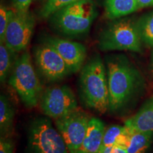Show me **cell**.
Listing matches in <instances>:
<instances>
[{
  "mask_svg": "<svg viewBox=\"0 0 153 153\" xmlns=\"http://www.w3.org/2000/svg\"><path fill=\"white\" fill-rule=\"evenodd\" d=\"M99 153H128L126 148L118 146L106 147L101 150Z\"/></svg>",
  "mask_w": 153,
  "mask_h": 153,
  "instance_id": "24",
  "label": "cell"
},
{
  "mask_svg": "<svg viewBox=\"0 0 153 153\" xmlns=\"http://www.w3.org/2000/svg\"><path fill=\"white\" fill-rule=\"evenodd\" d=\"M133 132L125 125L115 124L106 128L99 152L109 146H118L126 149Z\"/></svg>",
  "mask_w": 153,
  "mask_h": 153,
  "instance_id": "14",
  "label": "cell"
},
{
  "mask_svg": "<svg viewBox=\"0 0 153 153\" xmlns=\"http://www.w3.org/2000/svg\"><path fill=\"white\" fill-rule=\"evenodd\" d=\"M15 110L9 99L4 94L0 96V134L9 136L14 128Z\"/></svg>",
  "mask_w": 153,
  "mask_h": 153,
  "instance_id": "16",
  "label": "cell"
},
{
  "mask_svg": "<svg viewBox=\"0 0 153 153\" xmlns=\"http://www.w3.org/2000/svg\"><path fill=\"white\" fill-rule=\"evenodd\" d=\"M34 26L35 19L28 11L10 10L4 43L15 53L24 51L31 39Z\"/></svg>",
  "mask_w": 153,
  "mask_h": 153,
  "instance_id": "8",
  "label": "cell"
},
{
  "mask_svg": "<svg viewBox=\"0 0 153 153\" xmlns=\"http://www.w3.org/2000/svg\"><path fill=\"white\" fill-rule=\"evenodd\" d=\"M15 53L9 48L4 43H0V81L4 84L10 76L16 60H14Z\"/></svg>",
  "mask_w": 153,
  "mask_h": 153,
  "instance_id": "19",
  "label": "cell"
},
{
  "mask_svg": "<svg viewBox=\"0 0 153 153\" xmlns=\"http://www.w3.org/2000/svg\"><path fill=\"white\" fill-rule=\"evenodd\" d=\"M79 95L84 106L101 114L108 111L109 91L106 68L98 54L86 62L79 71Z\"/></svg>",
  "mask_w": 153,
  "mask_h": 153,
  "instance_id": "2",
  "label": "cell"
},
{
  "mask_svg": "<svg viewBox=\"0 0 153 153\" xmlns=\"http://www.w3.org/2000/svg\"><path fill=\"white\" fill-rule=\"evenodd\" d=\"M43 41L56 50L67 63L72 74L81 70L87 57V49L83 44L53 36H47Z\"/></svg>",
  "mask_w": 153,
  "mask_h": 153,
  "instance_id": "11",
  "label": "cell"
},
{
  "mask_svg": "<svg viewBox=\"0 0 153 153\" xmlns=\"http://www.w3.org/2000/svg\"><path fill=\"white\" fill-rule=\"evenodd\" d=\"M143 43L137 28V21L132 18L114 19L101 31L98 40L102 51H128L142 53Z\"/></svg>",
  "mask_w": 153,
  "mask_h": 153,
  "instance_id": "5",
  "label": "cell"
},
{
  "mask_svg": "<svg viewBox=\"0 0 153 153\" xmlns=\"http://www.w3.org/2000/svg\"><path fill=\"white\" fill-rule=\"evenodd\" d=\"M79 108L55 120V126L68 147L70 153H76L87 134L91 119Z\"/></svg>",
  "mask_w": 153,
  "mask_h": 153,
  "instance_id": "9",
  "label": "cell"
},
{
  "mask_svg": "<svg viewBox=\"0 0 153 153\" xmlns=\"http://www.w3.org/2000/svg\"><path fill=\"white\" fill-rule=\"evenodd\" d=\"M106 129L104 122L91 117L86 136L76 153H99Z\"/></svg>",
  "mask_w": 153,
  "mask_h": 153,
  "instance_id": "12",
  "label": "cell"
},
{
  "mask_svg": "<svg viewBox=\"0 0 153 153\" xmlns=\"http://www.w3.org/2000/svg\"><path fill=\"white\" fill-rule=\"evenodd\" d=\"M153 141V131H133L126 150L128 153H145Z\"/></svg>",
  "mask_w": 153,
  "mask_h": 153,
  "instance_id": "17",
  "label": "cell"
},
{
  "mask_svg": "<svg viewBox=\"0 0 153 153\" xmlns=\"http://www.w3.org/2000/svg\"><path fill=\"white\" fill-rule=\"evenodd\" d=\"M137 28L142 43L153 48V11L143 15L137 20Z\"/></svg>",
  "mask_w": 153,
  "mask_h": 153,
  "instance_id": "18",
  "label": "cell"
},
{
  "mask_svg": "<svg viewBox=\"0 0 153 153\" xmlns=\"http://www.w3.org/2000/svg\"><path fill=\"white\" fill-rule=\"evenodd\" d=\"M124 125L132 131H153V97L148 99Z\"/></svg>",
  "mask_w": 153,
  "mask_h": 153,
  "instance_id": "13",
  "label": "cell"
},
{
  "mask_svg": "<svg viewBox=\"0 0 153 153\" xmlns=\"http://www.w3.org/2000/svg\"><path fill=\"white\" fill-rule=\"evenodd\" d=\"M81 0H47L40 11V17L47 19L67 6Z\"/></svg>",
  "mask_w": 153,
  "mask_h": 153,
  "instance_id": "20",
  "label": "cell"
},
{
  "mask_svg": "<svg viewBox=\"0 0 153 153\" xmlns=\"http://www.w3.org/2000/svg\"><path fill=\"white\" fill-rule=\"evenodd\" d=\"M150 65H151V70H152V74H153V51L152 52V54H151Z\"/></svg>",
  "mask_w": 153,
  "mask_h": 153,
  "instance_id": "26",
  "label": "cell"
},
{
  "mask_svg": "<svg viewBox=\"0 0 153 153\" xmlns=\"http://www.w3.org/2000/svg\"><path fill=\"white\" fill-rule=\"evenodd\" d=\"M32 1L33 0H12V6L15 11L27 12Z\"/></svg>",
  "mask_w": 153,
  "mask_h": 153,
  "instance_id": "23",
  "label": "cell"
},
{
  "mask_svg": "<svg viewBox=\"0 0 153 153\" xmlns=\"http://www.w3.org/2000/svg\"><path fill=\"white\" fill-rule=\"evenodd\" d=\"M106 16L109 19H116L138 10L137 0H105Z\"/></svg>",
  "mask_w": 153,
  "mask_h": 153,
  "instance_id": "15",
  "label": "cell"
},
{
  "mask_svg": "<svg viewBox=\"0 0 153 153\" xmlns=\"http://www.w3.org/2000/svg\"><path fill=\"white\" fill-rule=\"evenodd\" d=\"M8 83L25 106L32 108L39 104L43 90L29 52L24 51L16 58Z\"/></svg>",
  "mask_w": 153,
  "mask_h": 153,
  "instance_id": "3",
  "label": "cell"
},
{
  "mask_svg": "<svg viewBox=\"0 0 153 153\" xmlns=\"http://www.w3.org/2000/svg\"><path fill=\"white\" fill-rule=\"evenodd\" d=\"M28 145L31 153H70L51 120L45 116L35 118L28 128Z\"/></svg>",
  "mask_w": 153,
  "mask_h": 153,
  "instance_id": "6",
  "label": "cell"
},
{
  "mask_svg": "<svg viewBox=\"0 0 153 153\" xmlns=\"http://www.w3.org/2000/svg\"><path fill=\"white\" fill-rule=\"evenodd\" d=\"M39 106L47 117L54 120L78 108L75 94L68 85L46 88L42 93Z\"/></svg>",
  "mask_w": 153,
  "mask_h": 153,
  "instance_id": "7",
  "label": "cell"
},
{
  "mask_svg": "<svg viewBox=\"0 0 153 153\" xmlns=\"http://www.w3.org/2000/svg\"><path fill=\"white\" fill-rule=\"evenodd\" d=\"M10 10H8L4 6L1 4L0 7V43H4L6 30L8 25Z\"/></svg>",
  "mask_w": 153,
  "mask_h": 153,
  "instance_id": "21",
  "label": "cell"
},
{
  "mask_svg": "<svg viewBox=\"0 0 153 153\" xmlns=\"http://www.w3.org/2000/svg\"><path fill=\"white\" fill-rule=\"evenodd\" d=\"M97 16L91 0H81L67 6L51 16V23L57 31L70 37L88 33Z\"/></svg>",
  "mask_w": 153,
  "mask_h": 153,
  "instance_id": "4",
  "label": "cell"
},
{
  "mask_svg": "<svg viewBox=\"0 0 153 153\" xmlns=\"http://www.w3.org/2000/svg\"><path fill=\"white\" fill-rule=\"evenodd\" d=\"M14 143L9 136H1L0 138V153L14 152Z\"/></svg>",
  "mask_w": 153,
  "mask_h": 153,
  "instance_id": "22",
  "label": "cell"
},
{
  "mask_svg": "<svg viewBox=\"0 0 153 153\" xmlns=\"http://www.w3.org/2000/svg\"><path fill=\"white\" fill-rule=\"evenodd\" d=\"M138 9L153 7V0H137Z\"/></svg>",
  "mask_w": 153,
  "mask_h": 153,
  "instance_id": "25",
  "label": "cell"
},
{
  "mask_svg": "<svg viewBox=\"0 0 153 153\" xmlns=\"http://www.w3.org/2000/svg\"><path fill=\"white\" fill-rule=\"evenodd\" d=\"M34 58L38 72L47 82H60L72 74L62 57L46 42L35 48Z\"/></svg>",
  "mask_w": 153,
  "mask_h": 153,
  "instance_id": "10",
  "label": "cell"
},
{
  "mask_svg": "<svg viewBox=\"0 0 153 153\" xmlns=\"http://www.w3.org/2000/svg\"><path fill=\"white\" fill-rule=\"evenodd\" d=\"M111 114H121L136 100L145 88L139 70L126 55H109L105 58Z\"/></svg>",
  "mask_w": 153,
  "mask_h": 153,
  "instance_id": "1",
  "label": "cell"
}]
</instances>
